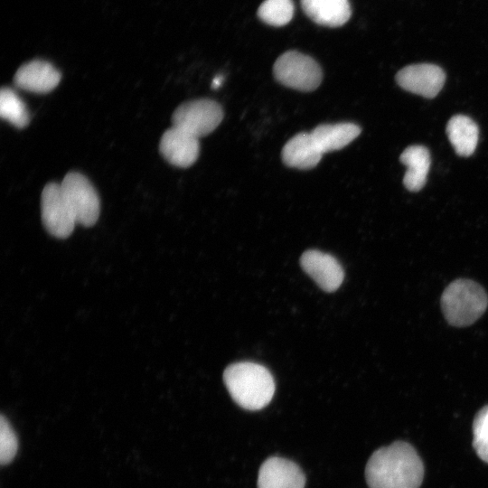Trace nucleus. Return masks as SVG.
<instances>
[{
  "label": "nucleus",
  "instance_id": "1",
  "mask_svg": "<svg viewBox=\"0 0 488 488\" xmlns=\"http://www.w3.org/2000/svg\"><path fill=\"white\" fill-rule=\"evenodd\" d=\"M365 477L370 488H419L424 465L410 444L396 441L371 455Z\"/></svg>",
  "mask_w": 488,
  "mask_h": 488
},
{
  "label": "nucleus",
  "instance_id": "2",
  "mask_svg": "<svg viewBox=\"0 0 488 488\" xmlns=\"http://www.w3.org/2000/svg\"><path fill=\"white\" fill-rule=\"evenodd\" d=\"M223 380L233 400L249 410L263 408L275 393V382L269 371L254 362L230 365L224 371Z\"/></svg>",
  "mask_w": 488,
  "mask_h": 488
},
{
  "label": "nucleus",
  "instance_id": "3",
  "mask_svg": "<svg viewBox=\"0 0 488 488\" xmlns=\"http://www.w3.org/2000/svg\"><path fill=\"white\" fill-rule=\"evenodd\" d=\"M488 296L476 282L459 278L450 283L441 296L445 318L453 326L464 327L474 324L485 312Z\"/></svg>",
  "mask_w": 488,
  "mask_h": 488
},
{
  "label": "nucleus",
  "instance_id": "4",
  "mask_svg": "<svg viewBox=\"0 0 488 488\" xmlns=\"http://www.w3.org/2000/svg\"><path fill=\"white\" fill-rule=\"evenodd\" d=\"M274 76L281 84L301 91H312L322 82L319 64L310 56L289 51L281 54L273 67Z\"/></svg>",
  "mask_w": 488,
  "mask_h": 488
},
{
  "label": "nucleus",
  "instance_id": "5",
  "mask_svg": "<svg viewBox=\"0 0 488 488\" xmlns=\"http://www.w3.org/2000/svg\"><path fill=\"white\" fill-rule=\"evenodd\" d=\"M222 118L223 110L219 103L201 99L181 104L173 113L172 124L200 138L214 131Z\"/></svg>",
  "mask_w": 488,
  "mask_h": 488
},
{
  "label": "nucleus",
  "instance_id": "6",
  "mask_svg": "<svg viewBox=\"0 0 488 488\" xmlns=\"http://www.w3.org/2000/svg\"><path fill=\"white\" fill-rule=\"evenodd\" d=\"M61 187L77 223L85 227L94 225L99 216L100 202L89 179L80 173L70 172L63 178Z\"/></svg>",
  "mask_w": 488,
  "mask_h": 488
},
{
  "label": "nucleus",
  "instance_id": "7",
  "mask_svg": "<svg viewBox=\"0 0 488 488\" xmlns=\"http://www.w3.org/2000/svg\"><path fill=\"white\" fill-rule=\"evenodd\" d=\"M41 214L42 224L52 236L68 238L77 224L61 187V183H49L41 195Z\"/></svg>",
  "mask_w": 488,
  "mask_h": 488
},
{
  "label": "nucleus",
  "instance_id": "8",
  "mask_svg": "<svg viewBox=\"0 0 488 488\" xmlns=\"http://www.w3.org/2000/svg\"><path fill=\"white\" fill-rule=\"evenodd\" d=\"M396 80L405 90L425 98H434L443 88L446 74L435 64H413L401 69L396 75Z\"/></svg>",
  "mask_w": 488,
  "mask_h": 488
},
{
  "label": "nucleus",
  "instance_id": "9",
  "mask_svg": "<svg viewBox=\"0 0 488 488\" xmlns=\"http://www.w3.org/2000/svg\"><path fill=\"white\" fill-rule=\"evenodd\" d=\"M305 478L293 461L272 456L260 466L258 488H305Z\"/></svg>",
  "mask_w": 488,
  "mask_h": 488
},
{
  "label": "nucleus",
  "instance_id": "10",
  "mask_svg": "<svg viewBox=\"0 0 488 488\" xmlns=\"http://www.w3.org/2000/svg\"><path fill=\"white\" fill-rule=\"evenodd\" d=\"M159 150L170 164L186 168L193 164L198 158L199 138L180 128L172 127L163 134Z\"/></svg>",
  "mask_w": 488,
  "mask_h": 488
},
{
  "label": "nucleus",
  "instance_id": "11",
  "mask_svg": "<svg viewBox=\"0 0 488 488\" xmlns=\"http://www.w3.org/2000/svg\"><path fill=\"white\" fill-rule=\"evenodd\" d=\"M300 264L324 291L336 290L343 280L344 273L342 266L329 254L314 249L307 250L302 255Z\"/></svg>",
  "mask_w": 488,
  "mask_h": 488
},
{
  "label": "nucleus",
  "instance_id": "12",
  "mask_svg": "<svg viewBox=\"0 0 488 488\" xmlns=\"http://www.w3.org/2000/svg\"><path fill=\"white\" fill-rule=\"evenodd\" d=\"M61 79V72L52 63L43 60H33L17 70L14 81L19 89L42 94L56 88Z\"/></svg>",
  "mask_w": 488,
  "mask_h": 488
},
{
  "label": "nucleus",
  "instance_id": "13",
  "mask_svg": "<svg viewBox=\"0 0 488 488\" xmlns=\"http://www.w3.org/2000/svg\"><path fill=\"white\" fill-rule=\"evenodd\" d=\"M323 153L311 133H298L289 139L282 149V159L289 167L311 169L315 167Z\"/></svg>",
  "mask_w": 488,
  "mask_h": 488
},
{
  "label": "nucleus",
  "instance_id": "14",
  "mask_svg": "<svg viewBox=\"0 0 488 488\" xmlns=\"http://www.w3.org/2000/svg\"><path fill=\"white\" fill-rule=\"evenodd\" d=\"M301 5L314 23L329 27L344 24L352 14L349 0H301Z\"/></svg>",
  "mask_w": 488,
  "mask_h": 488
},
{
  "label": "nucleus",
  "instance_id": "15",
  "mask_svg": "<svg viewBox=\"0 0 488 488\" xmlns=\"http://www.w3.org/2000/svg\"><path fill=\"white\" fill-rule=\"evenodd\" d=\"M360 133L359 126L344 122L319 125L311 132V135L324 154L343 148L353 141Z\"/></svg>",
  "mask_w": 488,
  "mask_h": 488
},
{
  "label": "nucleus",
  "instance_id": "16",
  "mask_svg": "<svg viewBox=\"0 0 488 488\" xmlns=\"http://www.w3.org/2000/svg\"><path fill=\"white\" fill-rule=\"evenodd\" d=\"M400 162L407 166L403 178L405 187L411 192L421 190L426 182L430 167V154L422 145L407 147L399 157Z\"/></svg>",
  "mask_w": 488,
  "mask_h": 488
},
{
  "label": "nucleus",
  "instance_id": "17",
  "mask_svg": "<svg viewBox=\"0 0 488 488\" xmlns=\"http://www.w3.org/2000/svg\"><path fill=\"white\" fill-rule=\"evenodd\" d=\"M446 134L458 155L469 156L474 152L479 130L476 123L469 117L455 115L451 117L446 126Z\"/></svg>",
  "mask_w": 488,
  "mask_h": 488
},
{
  "label": "nucleus",
  "instance_id": "18",
  "mask_svg": "<svg viewBox=\"0 0 488 488\" xmlns=\"http://www.w3.org/2000/svg\"><path fill=\"white\" fill-rule=\"evenodd\" d=\"M0 115L2 118L18 128L25 127L30 122L25 104L12 89L7 87L1 89Z\"/></svg>",
  "mask_w": 488,
  "mask_h": 488
},
{
  "label": "nucleus",
  "instance_id": "19",
  "mask_svg": "<svg viewBox=\"0 0 488 488\" xmlns=\"http://www.w3.org/2000/svg\"><path fill=\"white\" fill-rule=\"evenodd\" d=\"M294 14L292 0H265L258 10V17L266 23L282 26L289 23Z\"/></svg>",
  "mask_w": 488,
  "mask_h": 488
},
{
  "label": "nucleus",
  "instance_id": "20",
  "mask_svg": "<svg viewBox=\"0 0 488 488\" xmlns=\"http://www.w3.org/2000/svg\"><path fill=\"white\" fill-rule=\"evenodd\" d=\"M473 446L477 455L488 464V405L483 407L473 422Z\"/></svg>",
  "mask_w": 488,
  "mask_h": 488
},
{
  "label": "nucleus",
  "instance_id": "21",
  "mask_svg": "<svg viewBox=\"0 0 488 488\" xmlns=\"http://www.w3.org/2000/svg\"><path fill=\"white\" fill-rule=\"evenodd\" d=\"M18 439L8 419L2 415L0 419V461L3 465L9 464L16 455Z\"/></svg>",
  "mask_w": 488,
  "mask_h": 488
},
{
  "label": "nucleus",
  "instance_id": "22",
  "mask_svg": "<svg viewBox=\"0 0 488 488\" xmlns=\"http://www.w3.org/2000/svg\"><path fill=\"white\" fill-rule=\"evenodd\" d=\"M221 77L217 76V77L213 80L212 84H211V87H212L213 89H217V88H219V87L221 86Z\"/></svg>",
  "mask_w": 488,
  "mask_h": 488
}]
</instances>
